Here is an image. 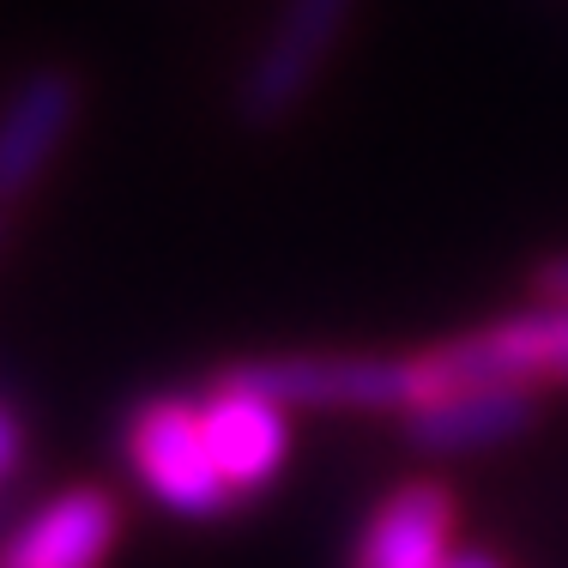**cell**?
<instances>
[{
	"mask_svg": "<svg viewBox=\"0 0 568 568\" xmlns=\"http://www.w3.org/2000/svg\"><path fill=\"white\" fill-rule=\"evenodd\" d=\"M128 459H133V471H140L145 490H152L170 514H182V520H219V514L236 508L219 459H212L200 399L158 394V399L133 405Z\"/></svg>",
	"mask_w": 568,
	"mask_h": 568,
	"instance_id": "cell-1",
	"label": "cell"
},
{
	"mask_svg": "<svg viewBox=\"0 0 568 568\" xmlns=\"http://www.w3.org/2000/svg\"><path fill=\"white\" fill-rule=\"evenodd\" d=\"M121 545V503L110 490L49 496L19 532L0 545V568H110Z\"/></svg>",
	"mask_w": 568,
	"mask_h": 568,
	"instance_id": "cell-7",
	"label": "cell"
},
{
	"mask_svg": "<svg viewBox=\"0 0 568 568\" xmlns=\"http://www.w3.org/2000/svg\"><path fill=\"white\" fill-rule=\"evenodd\" d=\"M532 278H538V291H545V296H557V303H568V254H557V261H545Z\"/></svg>",
	"mask_w": 568,
	"mask_h": 568,
	"instance_id": "cell-11",
	"label": "cell"
},
{
	"mask_svg": "<svg viewBox=\"0 0 568 568\" xmlns=\"http://www.w3.org/2000/svg\"><path fill=\"white\" fill-rule=\"evenodd\" d=\"M200 417H206L212 459H219L236 503L261 496L284 471V454H291V405L278 394H266L261 382H248L242 369H224L212 382V394L200 399Z\"/></svg>",
	"mask_w": 568,
	"mask_h": 568,
	"instance_id": "cell-5",
	"label": "cell"
},
{
	"mask_svg": "<svg viewBox=\"0 0 568 568\" xmlns=\"http://www.w3.org/2000/svg\"><path fill=\"white\" fill-rule=\"evenodd\" d=\"M19 459H24V436H19V424H12V412H0V484L19 471Z\"/></svg>",
	"mask_w": 568,
	"mask_h": 568,
	"instance_id": "cell-10",
	"label": "cell"
},
{
	"mask_svg": "<svg viewBox=\"0 0 568 568\" xmlns=\"http://www.w3.org/2000/svg\"><path fill=\"white\" fill-rule=\"evenodd\" d=\"M532 424V387L514 382H466L417 399L405 412V436L429 454H478L496 442H514Z\"/></svg>",
	"mask_w": 568,
	"mask_h": 568,
	"instance_id": "cell-9",
	"label": "cell"
},
{
	"mask_svg": "<svg viewBox=\"0 0 568 568\" xmlns=\"http://www.w3.org/2000/svg\"><path fill=\"white\" fill-rule=\"evenodd\" d=\"M454 520H459V503H454L448 484H436V478L399 484L363 520L351 568H448Z\"/></svg>",
	"mask_w": 568,
	"mask_h": 568,
	"instance_id": "cell-8",
	"label": "cell"
},
{
	"mask_svg": "<svg viewBox=\"0 0 568 568\" xmlns=\"http://www.w3.org/2000/svg\"><path fill=\"white\" fill-rule=\"evenodd\" d=\"M448 568H503V562H496L490 550H454V557H448Z\"/></svg>",
	"mask_w": 568,
	"mask_h": 568,
	"instance_id": "cell-12",
	"label": "cell"
},
{
	"mask_svg": "<svg viewBox=\"0 0 568 568\" xmlns=\"http://www.w3.org/2000/svg\"><path fill=\"white\" fill-rule=\"evenodd\" d=\"M351 12H357V0H284L261 55L248 61V73L236 85V115L248 128H278L303 110L321 67L339 49Z\"/></svg>",
	"mask_w": 568,
	"mask_h": 568,
	"instance_id": "cell-3",
	"label": "cell"
},
{
	"mask_svg": "<svg viewBox=\"0 0 568 568\" xmlns=\"http://www.w3.org/2000/svg\"><path fill=\"white\" fill-rule=\"evenodd\" d=\"M79 103H85V85L67 67H49V73L24 79L19 98L0 110V206L24 200L43 182V170L55 164L79 121Z\"/></svg>",
	"mask_w": 568,
	"mask_h": 568,
	"instance_id": "cell-6",
	"label": "cell"
},
{
	"mask_svg": "<svg viewBox=\"0 0 568 568\" xmlns=\"http://www.w3.org/2000/svg\"><path fill=\"white\" fill-rule=\"evenodd\" d=\"M248 382L278 394L291 412H412L424 382L417 357H363V351H291V357L236 363Z\"/></svg>",
	"mask_w": 568,
	"mask_h": 568,
	"instance_id": "cell-4",
	"label": "cell"
},
{
	"mask_svg": "<svg viewBox=\"0 0 568 568\" xmlns=\"http://www.w3.org/2000/svg\"><path fill=\"white\" fill-rule=\"evenodd\" d=\"M417 382H424L417 399L466 382H514V387L568 382V303L545 296V308H532V315H508L466 333V339L417 351Z\"/></svg>",
	"mask_w": 568,
	"mask_h": 568,
	"instance_id": "cell-2",
	"label": "cell"
}]
</instances>
